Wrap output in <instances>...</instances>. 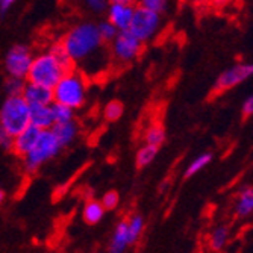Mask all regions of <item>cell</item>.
I'll return each instance as SVG.
<instances>
[{
  "label": "cell",
  "instance_id": "obj_11",
  "mask_svg": "<svg viewBox=\"0 0 253 253\" xmlns=\"http://www.w3.org/2000/svg\"><path fill=\"white\" fill-rule=\"evenodd\" d=\"M23 99L28 103L29 108L37 106H50L53 103V91L37 84L26 82L25 91H23Z\"/></svg>",
  "mask_w": 253,
  "mask_h": 253
},
{
  "label": "cell",
  "instance_id": "obj_21",
  "mask_svg": "<svg viewBox=\"0 0 253 253\" xmlns=\"http://www.w3.org/2000/svg\"><path fill=\"white\" fill-rule=\"evenodd\" d=\"M158 150L156 147L153 146H149V144H144L140 150L136 152V156H135V164L138 169H144L147 167L149 164L153 163V159L156 158L158 155Z\"/></svg>",
  "mask_w": 253,
  "mask_h": 253
},
{
  "label": "cell",
  "instance_id": "obj_30",
  "mask_svg": "<svg viewBox=\"0 0 253 253\" xmlns=\"http://www.w3.org/2000/svg\"><path fill=\"white\" fill-rule=\"evenodd\" d=\"M12 147H14V136L0 126V150L12 152Z\"/></svg>",
  "mask_w": 253,
  "mask_h": 253
},
{
  "label": "cell",
  "instance_id": "obj_19",
  "mask_svg": "<svg viewBox=\"0 0 253 253\" xmlns=\"http://www.w3.org/2000/svg\"><path fill=\"white\" fill-rule=\"evenodd\" d=\"M49 52L53 55V58L62 65V68L64 70L68 73V72H73V70H76V65H75V62L72 61V58H70V55L67 53V50L64 49V45L61 44V42H56V44H53L52 47L49 49Z\"/></svg>",
  "mask_w": 253,
  "mask_h": 253
},
{
  "label": "cell",
  "instance_id": "obj_16",
  "mask_svg": "<svg viewBox=\"0 0 253 253\" xmlns=\"http://www.w3.org/2000/svg\"><path fill=\"white\" fill-rule=\"evenodd\" d=\"M105 208L102 206L100 200H94V199H89L84 203V208H82V220L89 224V226H94L97 223L102 221L103 215H105Z\"/></svg>",
  "mask_w": 253,
  "mask_h": 253
},
{
  "label": "cell",
  "instance_id": "obj_22",
  "mask_svg": "<svg viewBox=\"0 0 253 253\" xmlns=\"http://www.w3.org/2000/svg\"><path fill=\"white\" fill-rule=\"evenodd\" d=\"M212 161V153L211 152H206V153H202L199 155L193 163L187 167L185 173H183V177L185 179H190L191 176H194L196 173H199L202 169H205L206 166H208L210 163Z\"/></svg>",
  "mask_w": 253,
  "mask_h": 253
},
{
  "label": "cell",
  "instance_id": "obj_24",
  "mask_svg": "<svg viewBox=\"0 0 253 253\" xmlns=\"http://www.w3.org/2000/svg\"><path fill=\"white\" fill-rule=\"evenodd\" d=\"M227 238H229V227L227 226H218V227H215V231L212 232L211 240H210L211 249L214 252H221L223 247L227 243Z\"/></svg>",
  "mask_w": 253,
  "mask_h": 253
},
{
  "label": "cell",
  "instance_id": "obj_2",
  "mask_svg": "<svg viewBox=\"0 0 253 253\" xmlns=\"http://www.w3.org/2000/svg\"><path fill=\"white\" fill-rule=\"evenodd\" d=\"M53 103L64 105L70 109H79L85 105L88 96V82L86 78L78 72H68L52 89Z\"/></svg>",
  "mask_w": 253,
  "mask_h": 253
},
{
  "label": "cell",
  "instance_id": "obj_7",
  "mask_svg": "<svg viewBox=\"0 0 253 253\" xmlns=\"http://www.w3.org/2000/svg\"><path fill=\"white\" fill-rule=\"evenodd\" d=\"M250 76H253V64H243L241 62V64H237L231 68H227V70H224L217 78L215 84L212 85L210 99L224 94L226 91L235 88L241 82L247 81Z\"/></svg>",
  "mask_w": 253,
  "mask_h": 253
},
{
  "label": "cell",
  "instance_id": "obj_12",
  "mask_svg": "<svg viewBox=\"0 0 253 253\" xmlns=\"http://www.w3.org/2000/svg\"><path fill=\"white\" fill-rule=\"evenodd\" d=\"M40 135H41V130L38 127L32 126V125H29L25 130H21L18 135L14 136L12 153L23 159V158H25L35 147Z\"/></svg>",
  "mask_w": 253,
  "mask_h": 253
},
{
  "label": "cell",
  "instance_id": "obj_5",
  "mask_svg": "<svg viewBox=\"0 0 253 253\" xmlns=\"http://www.w3.org/2000/svg\"><path fill=\"white\" fill-rule=\"evenodd\" d=\"M62 150L52 130H41L35 147L23 158V169L28 174H35L45 163L53 159Z\"/></svg>",
  "mask_w": 253,
  "mask_h": 253
},
{
  "label": "cell",
  "instance_id": "obj_29",
  "mask_svg": "<svg viewBox=\"0 0 253 253\" xmlns=\"http://www.w3.org/2000/svg\"><path fill=\"white\" fill-rule=\"evenodd\" d=\"M102 206L105 208V211H112V210H116L119 203H120V196L117 191H108L103 194L102 200H100Z\"/></svg>",
  "mask_w": 253,
  "mask_h": 253
},
{
  "label": "cell",
  "instance_id": "obj_25",
  "mask_svg": "<svg viewBox=\"0 0 253 253\" xmlns=\"http://www.w3.org/2000/svg\"><path fill=\"white\" fill-rule=\"evenodd\" d=\"M123 112H125V106H123L122 102H119V100H111V102L106 103V106L103 109V119L106 122H111V123L112 122H117V120L122 119Z\"/></svg>",
  "mask_w": 253,
  "mask_h": 253
},
{
  "label": "cell",
  "instance_id": "obj_28",
  "mask_svg": "<svg viewBox=\"0 0 253 253\" xmlns=\"http://www.w3.org/2000/svg\"><path fill=\"white\" fill-rule=\"evenodd\" d=\"M136 5L144 8V9H147V11H150V12H155V14L161 15V14L166 12L169 3L166 2V0H143V2L136 3Z\"/></svg>",
  "mask_w": 253,
  "mask_h": 253
},
{
  "label": "cell",
  "instance_id": "obj_10",
  "mask_svg": "<svg viewBox=\"0 0 253 253\" xmlns=\"http://www.w3.org/2000/svg\"><path fill=\"white\" fill-rule=\"evenodd\" d=\"M135 9L136 3L129 2V0H114V2H109V8L106 11L108 21L116 26L119 32L129 31Z\"/></svg>",
  "mask_w": 253,
  "mask_h": 253
},
{
  "label": "cell",
  "instance_id": "obj_14",
  "mask_svg": "<svg viewBox=\"0 0 253 253\" xmlns=\"http://www.w3.org/2000/svg\"><path fill=\"white\" fill-rule=\"evenodd\" d=\"M31 125L38 127L40 130H50L55 126L52 105L31 108Z\"/></svg>",
  "mask_w": 253,
  "mask_h": 253
},
{
  "label": "cell",
  "instance_id": "obj_23",
  "mask_svg": "<svg viewBox=\"0 0 253 253\" xmlns=\"http://www.w3.org/2000/svg\"><path fill=\"white\" fill-rule=\"evenodd\" d=\"M52 114H53V120L55 125H62V123H70L75 120V111L67 108L64 105L52 103Z\"/></svg>",
  "mask_w": 253,
  "mask_h": 253
},
{
  "label": "cell",
  "instance_id": "obj_33",
  "mask_svg": "<svg viewBox=\"0 0 253 253\" xmlns=\"http://www.w3.org/2000/svg\"><path fill=\"white\" fill-rule=\"evenodd\" d=\"M14 5V0H0V17H5Z\"/></svg>",
  "mask_w": 253,
  "mask_h": 253
},
{
  "label": "cell",
  "instance_id": "obj_1",
  "mask_svg": "<svg viewBox=\"0 0 253 253\" xmlns=\"http://www.w3.org/2000/svg\"><path fill=\"white\" fill-rule=\"evenodd\" d=\"M61 44L70 55L75 65H85L96 61V56L103 49V42L97 32V25L93 21H81L65 34Z\"/></svg>",
  "mask_w": 253,
  "mask_h": 253
},
{
  "label": "cell",
  "instance_id": "obj_27",
  "mask_svg": "<svg viewBox=\"0 0 253 253\" xmlns=\"http://www.w3.org/2000/svg\"><path fill=\"white\" fill-rule=\"evenodd\" d=\"M97 32H99V37H100L103 44H111L119 34L117 28L114 25H111L108 20L97 23Z\"/></svg>",
  "mask_w": 253,
  "mask_h": 253
},
{
  "label": "cell",
  "instance_id": "obj_9",
  "mask_svg": "<svg viewBox=\"0 0 253 253\" xmlns=\"http://www.w3.org/2000/svg\"><path fill=\"white\" fill-rule=\"evenodd\" d=\"M143 50V42L138 40L130 31L119 32L116 40L111 42L112 56L119 62H130Z\"/></svg>",
  "mask_w": 253,
  "mask_h": 253
},
{
  "label": "cell",
  "instance_id": "obj_8",
  "mask_svg": "<svg viewBox=\"0 0 253 253\" xmlns=\"http://www.w3.org/2000/svg\"><path fill=\"white\" fill-rule=\"evenodd\" d=\"M159 26H161V15L150 12V11L136 5L129 31L138 40L141 42L152 40L156 35V32L159 31Z\"/></svg>",
  "mask_w": 253,
  "mask_h": 253
},
{
  "label": "cell",
  "instance_id": "obj_15",
  "mask_svg": "<svg viewBox=\"0 0 253 253\" xmlns=\"http://www.w3.org/2000/svg\"><path fill=\"white\" fill-rule=\"evenodd\" d=\"M129 246L130 243H129V232H127V220H122L112 234L109 243V253H125Z\"/></svg>",
  "mask_w": 253,
  "mask_h": 253
},
{
  "label": "cell",
  "instance_id": "obj_32",
  "mask_svg": "<svg viewBox=\"0 0 253 253\" xmlns=\"http://www.w3.org/2000/svg\"><path fill=\"white\" fill-rule=\"evenodd\" d=\"M253 116V94L250 97L246 99V102L243 103V109H241V117H243V122H246L249 117Z\"/></svg>",
  "mask_w": 253,
  "mask_h": 253
},
{
  "label": "cell",
  "instance_id": "obj_17",
  "mask_svg": "<svg viewBox=\"0 0 253 253\" xmlns=\"http://www.w3.org/2000/svg\"><path fill=\"white\" fill-rule=\"evenodd\" d=\"M253 212V187H244L235 205L237 217H247Z\"/></svg>",
  "mask_w": 253,
  "mask_h": 253
},
{
  "label": "cell",
  "instance_id": "obj_34",
  "mask_svg": "<svg viewBox=\"0 0 253 253\" xmlns=\"http://www.w3.org/2000/svg\"><path fill=\"white\" fill-rule=\"evenodd\" d=\"M5 199H6V193L3 191L2 187H0V205H2V203L5 202Z\"/></svg>",
  "mask_w": 253,
  "mask_h": 253
},
{
  "label": "cell",
  "instance_id": "obj_26",
  "mask_svg": "<svg viewBox=\"0 0 253 253\" xmlns=\"http://www.w3.org/2000/svg\"><path fill=\"white\" fill-rule=\"evenodd\" d=\"M25 86H26V81L8 78L3 85V89L6 93V97H21L23 91H25Z\"/></svg>",
  "mask_w": 253,
  "mask_h": 253
},
{
  "label": "cell",
  "instance_id": "obj_20",
  "mask_svg": "<svg viewBox=\"0 0 253 253\" xmlns=\"http://www.w3.org/2000/svg\"><path fill=\"white\" fill-rule=\"evenodd\" d=\"M144 231V218L140 214H132L127 220V232H129V243L135 244L140 240Z\"/></svg>",
  "mask_w": 253,
  "mask_h": 253
},
{
  "label": "cell",
  "instance_id": "obj_4",
  "mask_svg": "<svg viewBox=\"0 0 253 253\" xmlns=\"http://www.w3.org/2000/svg\"><path fill=\"white\" fill-rule=\"evenodd\" d=\"M31 125V108L23 97H5L0 103V126L12 136Z\"/></svg>",
  "mask_w": 253,
  "mask_h": 253
},
{
  "label": "cell",
  "instance_id": "obj_31",
  "mask_svg": "<svg viewBox=\"0 0 253 253\" xmlns=\"http://www.w3.org/2000/svg\"><path fill=\"white\" fill-rule=\"evenodd\" d=\"M85 5L89 11H93L96 14H102L109 8V2H106V0H86Z\"/></svg>",
  "mask_w": 253,
  "mask_h": 253
},
{
  "label": "cell",
  "instance_id": "obj_6",
  "mask_svg": "<svg viewBox=\"0 0 253 253\" xmlns=\"http://www.w3.org/2000/svg\"><path fill=\"white\" fill-rule=\"evenodd\" d=\"M32 62H34V55L28 45L15 44L6 52L3 58V68L8 73V78L26 81Z\"/></svg>",
  "mask_w": 253,
  "mask_h": 253
},
{
  "label": "cell",
  "instance_id": "obj_3",
  "mask_svg": "<svg viewBox=\"0 0 253 253\" xmlns=\"http://www.w3.org/2000/svg\"><path fill=\"white\" fill-rule=\"evenodd\" d=\"M67 75L62 65L53 58V55L47 50L37 56H34V62L28 75L26 82L37 84L45 88L53 89L55 85Z\"/></svg>",
  "mask_w": 253,
  "mask_h": 253
},
{
  "label": "cell",
  "instance_id": "obj_13",
  "mask_svg": "<svg viewBox=\"0 0 253 253\" xmlns=\"http://www.w3.org/2000/svg\"><path fill=\"white\" fill-rule=\"evenodd\" d=\"M53 135L56 136L58 143L61 144V147H67L70 146L79 135V125L76 120L70 122V123H62V125H55L52 129Z\"/></svg>",
  "mask_w": 253,
  "mask_h": 253
},
{
  "label": "cell",
  "instance_id": "obj_18",
  "mask_svg": "<svg viewBox=\"0 0 253 253\" xmlns=\"http://www.w3.org/2000/svg\"><path fill=\"white\" fill-rule=\"evenodd\" d=\"M166 129L163 125H159V123H155L152 126L147 127L146 130V135H144V140H146V144L149 146H153L156 149H159L161 146H163L166 143Z\"/></svg>",
  "mask_w": 253,
  "mask_h": 253
}]
</instances>
